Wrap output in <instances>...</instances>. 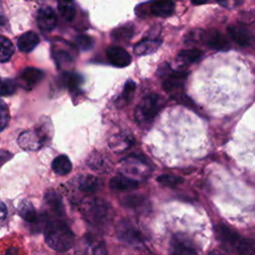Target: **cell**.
<instances>
[{"label": "cell", "instance_id": "obj_1", "mask_svg": "<svg viewBox=\"0 0 255 255\" xmlns=\"http://www.w3.org/2000/svg\"><path fill=\"white\" fill-rule=\"evenodd\" d=\"M46 243L57 252L69 250L75 239V235L70 227L63 221L49 222L44 231Z\"/></svg>", "mask_w": 255, "mask_h": 255}, {"label": "cell", "instance_id": "obj_2", "mask_svg": "<svg viewBox=\"0 0 255 255\" xmlns=\"http://www.w3.org/2000/svg\"><path fill=\"white\" fill-rule=\"evenodd\" d=\"M162 100L159 95L151 93L144 96L137 105L134 113L135 120L140 125H148L158 114L162 107Z\"/></svg>", "mask_w": 255, "mask_h": 255}, {"label": "cell", "instance_id": "obj_3", "mask_svg": "<svg viewBox=\"0 0 255 255\" xmlns=\"http://www.w3.org/2000/svg\"><path fill=\"white\" fill-rule=\"evenodd\" d=\"M47 139L48 133L41 127V128H37L22 132L18 137V143L25 150H38L47 142Z\"/></svg>", "mask_w": 255, "mask_h": 255}, {"label": "cell", "instance_id": "obj_4", "mask_svg": "<svg viewBox=\"0 0 255 255\" xmlns=\"http://www.w3.org/2000/svg\"><path fill=\"white\" fill-rule=\"evenodd\" d=\"M84 213L94 224L102 223L109 215L108 204L100 198H91L84 204Z\"/></svg>", "mask_w": 255, "mask_h": 255}, {"label": "cell", "instance_id": "obj_5", "mask_svg": "<svg viewBox=\"0 0 255 255\" xmlns=\"http://www.w3.org/2000/svg\"><path fill=\"white\" fill-rule=\"evenodd\" d=\"M117 236L121 241L129 245H137L142 242L140 232L127 221L120 222L117 228Z\"/></svg>", "mask_w": 255, "mask_h": 255}, {"label": "cell", "instance_id": "obj_6", "mask_svg": "<svg viewBox=\"0 0 255 255\" xmlns=\"http://www.w3.org/2000/svg\"><path fill=\"white\" fill-rule=\"evenodd\" d=\"M201 40L210 48L220 51H226L230 48L228 40L217 30L211 29L202 31Z\"/></svg>", "mask_w": 255, "mask_h": 255}, {"label": "cell", "instance_id": "obj_7", "mask_svg": "<svg viewBox=\"0 0 255 255\" xmlns=\"http://www.w3.org/2000/svg\"><path fill=\"white\" fill-rule=\"evenodd\" d=\"M227 32L231 39L239 46L248 47L255 42V37L247 28L240 25H230Z\"/></svg>", "mask_w": 255, "mask_h": 255}, {"label": "cell", "instance_id": "obj_8", "mask_svg": "<svg viewBox=\"0 0 255 255\" xmlns=\"http://www.w3.org/2000/svg\"><path fill=\"white\" fill-rule=\"evenodd\" d=\"M44 78L43 71L36 68H26L19 76V85L25 90L33 89Z\"/></svg>", "mask_w": 255, "mask_h": 255}, {"label": "cell", "instance_id": "obj_9", "mask_svg": "<svg viewBox=\"0 0 255 255\" xmlns=\"http://www.w3.org/2000/svg\"><path fill=\"white\" fill-rule=\"evenodd\" d=\"M107 57L110 63L116 67L124 68L130 64V55L122 47L113 46L107 50Z\"/></svg>", "mask_w": 255, "mask_h": 255}, {"label": "cell", "instance_id": "obj_10", "mask_svg": "<svg viewBox=\"0 0 255 255\" xmlns=\"http://www.w3.org/2000/svg\"><path fill=\"white\" fill-rule=\"evenodd\" d=\"M57 16L50 7H44L37 14V24L43 32H51L57 25Z\"/></svg>", "mask_w": 255, "mask_h": 255}, {"label": "cell", "instance_id": "obj_11", "mask_svg": "<svg viewBox=\"0 0 255 255\" xmlns=\"http://www.w3.org/2000/svg\"><path fill=\"white\" fill-rule=\"evenodd\" d=\"M186 71H170L165 74V78L162 82V87L166 92H174L180 89L187 77Z\"/></svg>", "mask_w": 255, "mask_h": 255}, {"label": "cell", "instance_id": "obj_12", "mask_svg": "<svg viewBox=\"0 0 255 255\" xmlns=\"http://www.w3.org/2000/svg\"><path fill=\"white\" fill-rule=\"evenodd\" d=\"M215 233H216L218 240L224 246L233 248L234 250H235V247H236L239 239L241 238L234 230L230 229L229 227H227L223 224H219L216 226Z\"/></svg>", "mask_w": 255, "mask_h": 255}, {"label": "cell", "instance_id": "obj_13", "mask_svg": "<svg viewBox=\"0 0 255 255\" xmlns=\"http://www.w3.org/2000/svg\"><path fill=\"white\" fill-rule=\"evenodd\" d=\"M171 248L177 254H195L196 249L192 242L181 234H176L171 239Z\"/></svg>", "mask_w": 255, "mask_h": 255}, {"label": "cell", "instance_id": "obj_14", "mask_svg": "<svg viewBox=\"0 0 255 255\" xmlns=\"http://www.w3.org/2000/svg\"><path fill=\"white\" fill-rule=\"evenodd\" d=\"M139 185V182L135 179L128 177L126 175H117L110 180V187L114 190L126 191L136 189Z\"/></svg>", "mask_w": 255, "mask_h": 255}, {"label": "cell", "instance_id": "obj_15", "mask_svg": "<svg viewBox=\"0 0 255 255\" xmlns=\"http://www.w3.org/2000/svg\"><path fill=\"white\" fill-rule=\"evenodd\" d=\"M39 37L35 32L28 31L19 37L17 46L21 52L28 53L31 52L39 44Z\"/></svg>", "mask_w": 255, "mask_h": 255}, {"label": "cell", "instance_id": "obj_16", "mask_svg": "<svg viewBox=\"0 0 255 255\" xmlns=\"http://www.w3.org/2000/svg\"><path fill=\"white\" fill-rule=\"evenodd\" d=\"M150 11L158 17L170 16L174 11V3L172 0H154L150 6Z\"/></svg>", "mask_w": 255, "mask_h": 255}, {"label": "cell", "instance_id": "obj_17", "mask_svg": "<svg viewBox=\"0 0 255 255\" xmlns=\"http://www.w3.org/2000/svg\"><path fill=\"white\" fill-rule=\"evenodd\" d=\"M161 41L160 40H156V39H144L140 42H138L133 50L134 53L136 55L142 56V55H147V54H151L153 52H155L158 47L160 46Z\"/></svg>", "mask_w": 255, "mask_h": 255}, {"label": "cell", "instance_id": "obj_18", "mask_svg": "<svg viewBox=\"0 0 255 255\" xmlns=\"http://www.w3.org/2000/svg\"><path fill=\"white\" fill-rule=\"evenodd\" d=\"M52 169L58 175H66L72 170V162L67 155L61 154L53 160Z\"/></svg>", "mask_w": 255, "mask_h": 255}, {"label": "cell", "instance_id": "obj_19", "mask_svg": "<svg viewBox=\"0 0 255 255\" xmlns=\"http://www.w3.org/2000/svg\"><path fill=\"white\" fill-rule=\"evenodd\" d=\"M19 215L27 222L33 223L37 220L36 209L29 200H22L18 206Z\"/></svg>", "mask_w": 255, "mask_h": 255}, {"label": "cell", "instance_id": "obj_20", "mask_svg": "<svg viewBox=\"0 0 255 255\" xmlns=\"http://www.w3.org/2000/svg\"><path fill=\"white\" fill-rule=\"evenodd\" d=\"M58 10L66 21H72L76 16V7L72 0H59Z\"/></svg>", "mask_w": 255, "mask_h": 255}, {"label": "cell", "instance_id": "obj_21", "mask_svg": "<svg viewBox=\"0 0 255 255\" xmlns=\"http://www.w3.org/2000/svg\"><path fill=\"white\" fill-rule=\"evenodd\" d=\"M14 54V45L12 42L4 37L0 36V63L8 62Z\"/></svg>", "mask_w": 255, "mask_h": 255}, {"label": "cell", "instance_id": "obj_22", "mask_svg": "<svg viewBox=\"0 0 255 255\" xmlns=\"http://www.w3.org/2000/svg\"><path fill=\"white\" fill-rule=\"evenodd\" d=\"M102 186V181L99 177L95 175H85L80 181V188L83 191L94 192L97 191Z\"/></svg>", "mask_w": 255, "mask_h": 255}, {"label": "cell", "instance_id": "obj_23", "mask_svg": "<svg viewBox=\"0 0 255 255\" xmlns=\"http://www.w3.org/2000/svg\"><path fill=\"white\" fill-rule=\"evenodd\" d=\"M235 251L240 254H255V240L249 238H240Z\"/></svg>", "mask_w": 255, "mask_h": 255}, {"label": "cell", "instance_id": "obj_24", "mask_svg": "<svg viewBox=\"0 0 255 255\" xmlns=\"http://www.w3.org/2000/svg\"><path fill=\"white\" fill-rule=\"evenodd\" d=\"M144 201H145L144 196L138 195V194H131V195L125 196L122 199V204H123V206H125L127 208L136 209V208H139L140 206H142Z\"/></svg>", "mask_w": 255, "mask_h": 255}, {"label": "cell", "instance_id": "obj_25", "mask_svg": "<svg viewBox=\"0 0 255 255\" xmlns=\"http://www.w3.org/2000/svg\"><path fill=\"white\" fill-rule=\"evenodd\" d=\"M202 56V52L198 49H187L182 50L178 54V58L185 63H193Z\"/></svg>", "mask_w": 255, "mask_h": 255}, {"label": "cell", "instance_id": "obj_26", "mask_svg": "<svg viewBox=\"0 0 255 255\" xmlns=\"http://www.w3.org/2000/svg\"><path fill=\"white\" fill-rule=\"evenodd\" d=\"M17 90V84L11 79H0V96L13 95Z\"/></svg>", "mask_w": 255, "mask_h": 255}, {"label": "cell", "instance_id": "obj_27", "mask_svg": "<svg viewBox=\"0 0 255 255\" xmlns=\"http://www.w3.org/2000/svg\"><path fill=\"white\" fill-rule=\"evenodd\" d=\"M182 178L177 176V175H172V174H160L157 177V181L161 183L162 185L169 186V187H174L179 185L182 182Z\"/></svg>", "mask_w": 255, "mask_h": 255}, {"label": "cell", "instance_id": "obj_28", "mask_svg": "<svg viewBox=\"0 0 255 255\" xmlns=\"http://www.w3.org/2000/svg\"><path fill=\"white\" fill-rule=\"evenodd\" d=\"M133 30L132 27H121L113 32V37L118 41H127L132 37Z\"/></svg>", "mask_w": 255, "mask_h": 255}, {"label": "cell", "instance_id": "obj_29", "mask_svg": "<svg viewBox=\"0 0 255 255\" xmlns=\"http://www.w3.org/2000/svg\"><path fill=\"white\" fill-rule=\"evenodd\" d=\"M65 80H66V84H67L68 89L72 92L77 90L80 87L81 83H82V77L78 74H75V73L65 75Z\"/></svg>", "mask_w": 255, "mask_h": 255}, {"label": "cell", "instance_id": "obj_30", "mask_svg": "<svg viewBox=\"0 0 255 255\" xmlns=\"http://www.w3.org/2000/svg\"><path fill=\"white\" fill-rule=\"evenodd\" d=\"M10 120V114H9V109L5 102L0 100V131H2L9 123Z\"/></svg>", "mask_w": 255, "mask_h": 255}, {"label": "cell", "instance_id": "obj_31", "mask_svg": "<svg viewBox=\"0 0 255 255\" xmlns=\"http://www.w3.org/2000/svg\"><path fill=\"white\" fill-rule=\"evenodd\" d=\"M76 44L77 46L84 51L90 50L94 46V40L92 37L88 35H80L76 38Z\"/></svg>", "mask_w": 255, "mask_h": 255}, {"label": "cell", "instance_id": "obj_32", "mask_svg": "<svg viewBox=\"0 0 255 255\" xmlns=\"http://www.w3.org/2000/svg\"><path fill=\"white\" fill-rule=\"evenodd\" d=\"M135 90V84L133 81L131 80H128L127 81V83L125 84V87H124V91H123V94H122V98L124 99V101L126 103H128L131 98H132V94Z\"/></svg>", "mask_w": 255, "mask_h": 255}, {"label": "cell", "instance_id": "obj_33", "mask_svg": "<svg viewBox=\"0 0 255 255\" xmlns=\"http://www.w3.org/2000/svg\"><path fill=\"white\" fill-rule=\"evenodd\" d=\"M46 201L47 203L51 204L53 209H56V210L62 209V203H61L60 197L56 193H47Z\"/></svg>", "mask_w": 255, "mask_h": 255}, {"label": "cell", "instance_id": "obj_34", "mask_svg": "<svg viewBox=\"0 0 255 255\" xmlns=\"http://www.w3.org/2000/svg\"><path fill=\"white\" fill-rule=\"evenodd\" d=\"M242 1L243 0H217V2L220 5H222L226 8H233L235 6H238L242 3Z\"/></svg>", "mask_w": 255, "mask_h": 255}, {"label": "cell", "instance_id": "obj_35", "mask_svg": "<svg viewBox=\"0 0 255 255\" xmlns=\"http://www.w3.org/2000/svg\"><path fill=\"white\" fill-rule=\"evenodd\" d=\"M7 215V207L6 205L0 200V220H3Z\"/></svg>", "mask_w": 255, "mask_h": 255}, {"label": "cell", "instance_id": "obj_36", "mask_svg": "<svg viewBox=\"0 0 255 255\" xmlns=\"http://www.w3.org/2000/svg\"><path fill=\"white\" fill-rule=\"evenodd\" d=\"M207 0H191V3L194 4V5H200V4H203L205 3Z\"/></svg>", "mask_w": 255, "mask_h": 255}]
</instances>
